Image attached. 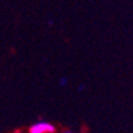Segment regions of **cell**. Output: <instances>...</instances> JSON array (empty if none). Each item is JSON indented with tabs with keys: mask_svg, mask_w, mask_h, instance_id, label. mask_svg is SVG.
<instances>
[{
	"mask_svg": "<svg viewBox=\"0 0 133 133\" xmlns=\"http://www.w3.org/2000/svg\"><path fill=\"white\" fill-rule=\"evenodd\" d=\"M13 133H22V132H20V131L19 130H16V131H14V132Z\"/></svg>",
	"mask_w": 133,
	"mask_h": 133,
	"instance_id": "obj_3",
	"label": "cell"
},
{
	"mask_svg": "<svg viewBox=\"0 0 133 133\" xmlns=\"http://www.w3.org/2000/svg\"><path fill=\"white\" fill-rule=\"evenodd\" d=\"M66 83H68V78H66V77L59 78V84H61V86H65Z\"/></svg>",
	"mask_w": 133,
	"mask_h": 133,
	"instance_id": "obj_2",
	"label": "cell"
},
{
	"mask_svg": "<svg viewBox=\"0 0 133 133\" xmlns=\"http://www.w3.org/2000/svg\"><path fill=\"white\" fill-rule=\"evenodd\" d=\"M55 131V126L48 121L36 122L29 128V133H54Z\"/></svg>",
	"mask_w": 133,
	"mask_h": 133,
	"instance_id": "obj_1",
	"label": "cell"
},
{
	"mask_svg": "<svg viewBox=\"0 0 133 133\" xmlns=\"http://www.w3.org/2000/svg\"><path fill=\"white\" fill-rule=\"evenodd\" d=\"M63 133H71V132H63Z\"/></svg>",
	"mask_w": 133,
	"mask_h": 133,
	"instance_id": "obj_4",
	"label": "cell"
}]
</instances>
